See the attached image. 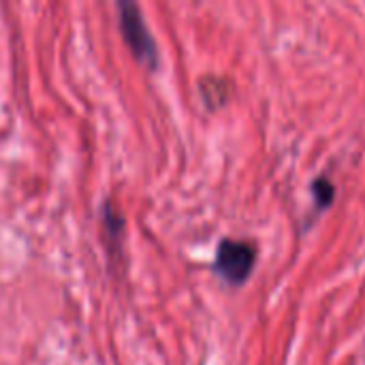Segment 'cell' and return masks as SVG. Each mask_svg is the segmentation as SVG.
<instances>
[{
    "instance_id": "6da1fadb",
    "label": "cell",
    "mask_w": 365,
    "mask_h": 365,
    "mask_svg": "<svg viewBox=\"0 0 365 365\" xmlns=\"http://www.w3.org/2000/svg\"><path fill=\"white\" fill-rule=\"evenodd\" d=\"M118 13H120L122 38L128 45V49L133 51L135 60H139L150 71H154L158 66V49H156V41L152 38V34L148 30V24L143 19L139 4H135L130 0H120Z\"/></svg>"
},
{
    "instance_id": "7a4b0ae2",
    "label": "cell",
    "mask_w": 365,
    "mask_h": 365,
    "mask_svg": "<svg viewBox=\"0 0 365 365\" xmlns=\"http://www.w3.org/2000/svg\"><path fill=\"white\" fill-rule=\"evenodd\" d=\"M255 261H257V252L252 244L237 242V240H222L216 250L214 269L231 287H240L250 278Z\"/></svg>"
},
{
    "instance_id": "3957f363",
    "label": "cell",
    "mask_w": 365,
    "mask_h": 365,
    "mask_svg": "<svg viewBox=\"0 0 365 365\" xmlns=\"http://www.w3.org/2000/svg\"><path fill=\"white\" fill-rule=\"evenodd\" d=\"M201 96H203V103L210 107V109H216L220 105H225L227 96H229V86L227 81L218 79V77H205L201 79Z\"/></svg>"
},
{
    "instance_id": "277c9868",
    "label": "cell",
    "mask_w": 365,
    "mask_h": 365,
    "mask_svg": "<svg viewBox=\"0 0 365 365\" xmlns=\"http://www.w3.org/2000/svg\"><path fill=\"white\" fill-rule=\"evenodd\" d=\"M103 229L107 235V244H120L122 242V233H124V218L122 214L113 207L111 201H107L103 205Z\"/></svg>"
},
{
    "instance_id": "5b68a950",
    "label": "cell",
    "mask_w": 365,
    "mask_h": 365,
    "mask_svg": "<svg viewBox=\"0 0 365 365\" xmlns=\"http://www.w3.org/2000/svg\"><path fill=\"white\" fill-rule=\"evenodd\" d=\"M312 195H314V201L319 207H329L336 197V188L327 178H319L312 182Z\"/></svg>"
}]
</instances>
